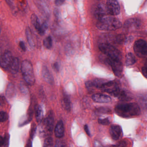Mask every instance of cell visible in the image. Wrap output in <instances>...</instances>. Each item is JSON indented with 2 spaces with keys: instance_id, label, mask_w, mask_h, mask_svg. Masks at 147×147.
Instances as JSON below:
<instances>
[{
  "instance_id": "6",
  "label": "cell",
  "mask_w": 147,
  "mask_h": 147,
  "mask_svg": "<svg viewBox=\"0 0 147 147\" xmlns=\"http://www.w3.org/2000/svg\"><path fill=\"white\" fill-rule=\"evenodd\" d=\"M134 51L140 57L147 56V42L142 39L136 40L134 45Z\"/></svg>"
},
{
  "instance_id": "38",
  "label": "cell",
  "mask_w": 147,
  "mask_h": 147,
  "mask_svg": "<svg viewBox=\"0 0 147 147\" xmlns=\"http://www.w3.org/2000/svg\"><path fill=\"white\" fill-rule=\"evenodd\" d=\"M142 73L143 75H144L145 78H146L147 79V67H143L142 68Z\"/></svg>"
},
{
  "instance_id": "43",
  "label": "cell",
  "mask_w": 147,
  "mask_h": 147,
  "mask_svg": "<svg viewBox=\"0 0 147 147\" xmlns=\"http://www.w3.org/2000/svg\"><path fill=\"white\" fill-rule=\"evenodd\" d=\"M145 67H147V58L146 59L145 62Z\"/></svg>"
},
{
  "instance_id": "32",
  "label": "cell",
  "mask_w": 147,
  "mask_h": 147,
  "mask_svg": "<svg viewBox=\"0 0 147 147\" xmlns=\"http://www.w3.org/2000/svg\"><path fill=\"white\" fill-rule=\"evenodd\" d=\"M124 37L122 35H118L116 37V41L118 44H122L124 40Z\"/></svg>"
},
{
  "instance_id": "9",
  "label": "cell",
  "mask_w": 147,
  "mask_h": 147,
  "mask_svg": "<svg viewBox=\"0 0 147 147\" xmlns=\"http://www.w3.org/2000/svg\"><path fill=\"white\" fill-rule=\"evenodd\" d=\"M119 88L118 84L115 81H105L99 87V90L112 95Z\"/></svg>"
},
{
  "instance_id": "19",
  "label": "cell",
  "mask_w": 147,
  "mask_h": 147,
  "mask_svg": "<svg viewBox=\"0 0 147 147\" xmlns=\"http://www.w3.org/2000/svg\"><path fill=\"white\" fill-rule=\"evenodd\" d=\"M140 25V22L138 19H130L126 21L124 27L126 28H137Z\"/></svg>"
},
{
  "instance_id": "29",
  "label": "cell",
  "mask_w": 147,
  "mask_h": 147,
  "mask_svg": "<svg viewBox=\"0 0 147 147\" xmlns=\"http://www.w3.org/2000/svg\"><path fill=\"white\" fill-rule=\"evenodd\" d=\"M53 143V139L51 137H48L45 141L44 147H52Z\"/></svg>"
},
{
  "instance_id": "10",
  "label": "cell",
  "mask_w": 147,
  "mask_h": 147,
  "mask_svg": "<svg viewBox=\"0 0 147 147\" xmlns=\"http://www.w3.org/2000/svg\"><path fill=\"white\" fill-rule=\"evenodd\" d=\"M109 133L111 138L113 140H117L121 136L122 130L121 126L114 124L111 126L109 129Z\"/></svg>"
},
{
  "instance_id": "30",
  "label": "cell",
  "mask_w": 147,
  "mask_h": 147,
  "mask_svg": "<svg viewBox=\"0 0 147 147\" xmlns=\"http://www.w3.org/2000/svg\"><path fill=\"white\" fill-rule=\"evenodd\" d=\"M98 123L101 125L104 126H107L110 123L109 119L108 118H103V119H98Z\"/></svg>"
},
{
  "instance_id": "28",
  "label": "cell",
  "mask_w": 147,
  "mask_h": 147,
  "mask_svg": "<svg viewBox=\"0 0 147 147\" xmlns=\"http://www.w3.org/2000/svg\"><path fill=\"white\" fill-rule=\"evenodd\" d=\"M96 111L100 114H109L111 112V110L108 108L100 107L97 109Z\"/></svg>"
},
{
  "instance_id": "23",
  "label": "cell",
  "mask_w": 147,
  "mask_h": 147,
  "mask_svg": "<svg viewBox=\"0 0 147 147\" xmlns=\"http://www.w3.org/2000/svg\"><path fill=\"white\" fill-rule=\"evenodd\" d=\"M136 62V59L133 53H129L126 56V65L127 66H130L134 64Z\"/></svg>"
},
{
  "instance_id": "27",
  "label": "cell",
  "mask_w": 147,
  "mask_h": 147,
  "mask_svg": "<svg viewBox=\"0 0 147 147\" xmlns=\"http://www.w3.org/2000/svg\"><path fill=\"white\" fill-rule=\"evenodd\" d=\"M8 119L7 113L3 111H0V123L6 121Z\"/></svg>"
},
{
  "instance_id": "25",
  "label": "cell",
  "mask_w": 147,
  "mask_h": 147,
  "mask_svg": "<svg viewBox=\"0 0 147 147\" xmlns=\"http://www.w3.org/2000/svg\"><path fill=\"white\" fill-rule=\"evenodd\" d=\"M35 115L37 121L40 122L42 120L43 117V110L40 105H39L36 109Z\"/></svg>"
},
{
  "instance_id": "39",
  "label": "cell",
  "mask_w": 147,
  "mask_h": 147,
  "mask_svg": "<svg viewBox=\"0 0 147 147\" xmlns=\"http://www.w3.org/2000/svg\"><path fill=\"white\" fill-rule=\"evenodd\" d=\"M55 147H65V145L60 141L57 142L55 145Z\"/></svg>"
},
{
  "instance_id": "12",
  "label": "cell",
  "mask_w": 147,
  "mask_h": 147,
  "mask_svg": "<svg viewBox=\"0 0 147 147\" xmlns=\"http://www.w3.org/2000/svg\"><path fill=\"white\" fill-rule=\"evenodd\" d=\"M54 123V118L53 112L50 111L44 121L45 127L49 132H52L53 130Z\"/></svg>"
},
{
  "instance_id": "20",
  "label": "cell",
  "mask_w": 147,
  "mask_h": 147,
  "mask_svg": "<svg viewBox=\"0 0 147 147\" xmlns=\"http://www.w3.org/2000/svg\"><path fill=\"white\" fill-rule=\"evenodd\" d=\"M62 105L66 111L69 112L71 110V102L68 95L64 94L62 100Z\"/></svg>"
},
{
  "instance_id": "33",
  "label": "cell",
  "mask_w": 147,
  "mask_h": 147,
  "mask_svg": "<svg viewBox=\"0 0 147 147\" xmlns=\"http://www.w3.org/2000/svg\"><path fill=\"white\" fill-rule=\"evenodd\" d=\"M53 69L54 70V71L56 72H58L60 69V67H59V64L57 62H55L52 65Z\"/></svg>"
},
{
  "instance_id": "1",
  "label": "cell",
  "mask_w": 147,
  "mask_h": 147,
  "mask_svg": "<svg viewBox=\"0 0 147 147\" xmlns=\"http://www.w3.org/2000/svg\"><path fill=\"white\" fill-rule=\"evenodd\" d=\"M115 112L119 116L128 118L139 115L141 111L137 104L129 103L117 105L115 108Z\"/></svg>"
},
{
  "instance_id": "37",
  "label": "cell",
  "mask_w": 147,
  "mask_h": 147,
  "mask_svg": "<svg viewBox=\"0 0 147 147\" xmlns=\"http://www.w3.org/2000/svg\"><path fill=\"white\" fill-rule=\"evenodd\" d=\"M84 129L86 133V134L89 136H90V133L89 127H88V126L87 125H84Z\"/></svg>"
},
{
  "instance_id": "5",
  "label": "cell",
  "mask_w": 147,
  "mask_h": 147,
  "mask_svg": "<svg viewBox=\"0 0 147 147\" xmlns=\"http://www.w3.org/2000/svg\"><path fill=\"white\" fill-rule=\"evenodd\" d=\"M106 62L111 67L116 76L117 77L121 76L123 71V66L121 60L108 57L106 59Z\"/></svg>"
},
{
  "instance_id": "40",
  "label": "cell",
  "mask_w": 147,
  "mask_h": 147,
  "mask_svg": "<svg viewBox=\"0 0 147 147\" xmlns=\"http://www.w3.org/2000/svg\"><path fill=\"white\" fill-rule=\"evenodd\" d=\"M94 147H103L102 146V144L98 141H95L94 143Z\"/></svg>"
},
{
  "instance_id": "11",
  "label": "cell",
  "mask_w": 147,
  "mask_h": 147,
  "mask_svg": "<svg viewBox=\"0 0 147 147\" xmlns=\"http://www.w3.org/2000/svg\"><path fill=\"white\" fill-rule=\"evenodd\" d=\"M34 2L39 10L44 16L46 17L50 16V12L49 8L43 1L42 0H34Z\"/></svg>"
},
{
  "instance_id": "34",
  "label": "cell",
  "mask_w": 147,
  "mask_h": 147,
  "mask_svg": "<svg viewBox=\"0 0 147 147\" xmlns=\"http://www.w3.org/2000/svg\"><path fill=\"white\" fill-rule=\"evenodd\" d=\"M127 143L124 141H122L117 143V145L111 146L110 147H126Z\"/></svg>"
},
{
  "instance_id": "8",
  "label": "cell",
  "mask_w": 147,
  "mask_h": 147,
  "mask_svg": "<svg viewBox=\"0 0 147 147\" xmlns=\"http://www.w3.org/2000/svg\"><path fill=\"white\" fill-rule=\"evenodd\" d=\"M13 59V57L11 53L5 52L0 57V67L5 70H9Z\"/></svg>"
},
{
  "instance_id": "14",
  "label": "cell",
  "mask_w": 147,
  "mask_h": 147,
  "mask_svg": "<svg viewBox=\"0 0 147 147\" xmlns=\"http://www.w3.org/2000/svg\"><path fill=\"white\" fill-rule=\"evenodd\" d=\"M105 4H100L97 6L94 12V16L98 20L108 15Z\"/></svg>"
},
{
  "instance_id": "35",
  "label": "cell",
  "mask_w": 147,
  "mask_h": 147,
  "mask_svg": "<svg viewBox=\"0 0 147 147\" xmlns=\"http://www.w3.org/2000/svg\"><path fill=\"white\" fill-rule=\"evenodd\" d=\"M65 0H55V5L57 6H60L63 4L64 3Z\"/></svg>"
},
{
  "instance_id": "31",
  "label": "cell",
  "mask_w": 147,
  "mask_h": 147,
  "mask_svg": "<svg viewBox=\"0 0 147 147\" xmlns=\"http://www.w3.org/2000/svg\"><path fill=\"white\" fill-rule=\"evenodd\" d=\"M21 91L23 93H26L28 91L27 87L23 82H22L20 84Z\"/></svg>"
},
{
  "instance_id": "42",
  "label": "cell",
  "mask_w": 147,
  "mask_h": 147,
  "mask_svg": "<svg viewBox=\"0 0 147 147\" xmlns=\"http://www.w3.org/2000/svg\"><path fill=\"white\" fill-rule=\"evenodd\" d=\"M4 140L3 138L0 136V147H2L4 144Z\"/></svg>"
},
{
  "instance_id": "41",
  "label": "cell",
  "mask_w": 147,
  "mask_h": 147,
  "mask_svg": "<svg viewBox=\"0 0 147 147\" xmlns=\"http://www.w3.org/2000/svg\"><path fill=\"white\" fill-rule=\"evenodd\" d=\"M5 99L3 96H0V106H2L5 103Z\"/></svg>"
},
{
  "instance_id": "18",
  "label": "cell",
  "mask_w": 147,
  "mask_h": 147,
  "mask_svg": "<svg viewBox=\"0 0 147 147\" xmlns=\"http://www.w3.org/2000/svg\"><path fill=\"white\" fill-rule=\"evenodd\" d=\"M55 136L58 138H62L64 134V127L62 121L58 122L54 129Z\"/></svg>"
},
{
  "instance_id": "24",
  "label": "cell",
  "mask_w": 147,
  "mask_h": 147,
  "mask_svg": "<svg viewBox=\"0 0 147 147\" xmlns=\"http://www.w3.org/2000/svg\"><path fill=\"white\" fill-rule=\"evenodd\" d=\"M43 45L46 48L51 49L53 46V39L51 36H48L43 40Z\"/></svg>"
},
{
  "instance_id": "4",
  "label": "cell",
  "mask_w": 147,
  "mask_h": 147,
  "mask_svg": "<svg viewBox=\"0 0 147 147\" xmlns=\"http://www.w3.org/2000/svg\"><path fill=\"white\" fill-rule=\"evenodd\" d=\"M98 48L104 54L108 57L121 60L122 57L121 52L111 45L107 43H101L98 46Z\"/></svg>"
},
{
  "instance_id": "16",
  "label": "cell",
  "mask_w": 147,
  "mask_h": 147,
  "mask_svg": "<svg viewBox=\"0 0 147 147\" xmlns=\"http://www.w3.org/2000/svg\"><path fill=\"white\" fill-rule=\"evenodd\" d=\"M111 95L117 98L118 99L121 101H129L132 99L131 97L129 95L127 92L120 88Z\"/></svg>"
},
{
  "instance_id": "36",
  "label": "cell",
  "mask_w": 147,
  "mask_h": 147,
  "mask_svg": "<svg viewBox=\"0 0 147 147\" xmlns=\"http://www.w3.org/2000/svg\"><path fill=\"white\" fill-rule=\"evenodd\" d=\"M20 46L23 51H26V45H25V43L23 41H20Z\"/></svg>"
},
{
  "instance_id": "17",
  "label": "cell",
  "mask_w": 147,
  "mask_h": 147,
  "mask_svg": "<svg viewBox=\"0 0 147 147\" xmlns=\"http://www.w3.org/2000/svg\"><path fill=\"white\" fill-rule=\"evenodd\" d=\"M31 22L32 24L34 26L35 29L37 30L39 34L41 35H44L43 30H42V24L40 21L39 19L35 14H33L31 17Z\"/></svg>"
},
{
  "instance_id": "26",
  "label": "cell",
  "mask_w": 147,
  "mask_h": 147,
  "mask_svg": "<svg viewBox=\"0 0 147 147\" xmlns=\"http://www.w3.org/2000/svg\"><path fill=\"white\" fill-rule=\"evenodd\" d=\"M14 86L12 84H9L7 88V91H6V95L10 97L13 96V94H14Z\"/></svg>"
},
{
  "instance_id": "2",
  "label": "cell",
  "mask_w": 147,
  "mask_h": 147,
  "mask_svg": "<svg viewBox=\"0 0 147 147\" xmlns=\"http://www.w3.org/2000/svg\"><path fill=\"white\" fill-rule=\"evenodd\" d=\"M96 26L102 31H115L121 27L122 23L117 18L112 16H105L98 20Z\"/></svg>"
},
{
  "instance_id": "7",
  "label": "cell",
  "mask_w": 147,
  "mask_h": 147,
  "mask_svg": "<svg viewBox=\"0 0 147 147\" xmlns=\"http://www.w3.org/2000/svg\"><path fill=\"white\" fill-rule=\"evenodd\" d=\"M105 7L107 13L110 15H118L120 13L121 8L117 0H107Z\"/></svg>"
},
{
  "instance_id": "44",
  "label": "cell",
  "mask_w": 147,
  "mask_h": 147,
  "mask_svg": "<svg viewBox=\"0 0 147 147\" xmlns=\"http://www.w3.org/2000/svg\"><path fill=\"white\" fill-rule=\"evenodd\" d=\"M74 1H76V0H74Z\"/></svg>"
},
{
  "instance_id": "13",
  "label": "cell",
  "mask_w": 147,
  "mask_h": 147,
  "mask_svg": "<svg viewBox=\"0 0 147 147\" xmlns=\"http://www.w3.org/2000/svg\"><path fill=\"white\" fill-rule=\"evenodd\" d=\"M92 98L94 102L100 103L109 102L111 100V98L109 96L101 93L94 94L92 96Z\"/></svg>"
},
{
  "instance_id": "21",
  "label": "cell",
  "mask_w": 147,
  "mask_h": 147,
  "mask_svg": "<svg viewBox=\"0 0 147 147\" xmlns=\"http://www.w3.org/2000/svg\"><path fill=\"white\" fill-rule=\"evenodd\" d=\"M19 67H20V62H19V59L17 58H14L13 59L9 69L11 73L13 74L18 73L19 71Z\"/></svg>"
},
{
  "instance_id": "15",
  "label": "cell",
  "mask_w": 147,
  "mask_h": 147,
  "mask_svg": "<svg viewBox=\"0 0 147 147\" xmlns=\"http://www.w3.org/2000/svg\"><path fill=\"white\" fill-rule=\"evenodd\" d=\"M42 76L44 80L49 84L52 85L54 84V78L47 66H44L42 67Z\"/></svg>"
},
{
  "instance_id": "3",
  "label": "cell",
  "mask_w": 147,
  "mask_h": 147,
  "mask_svg": "<svg viewBox=\"0 0 147 147\" xmlns=\"http://www.w3.org/2000/svg\"><path fill=\"white\" fill-rule=\"evenodd\" d=\"M21 71L25 82L29 85H33L35 83V79L32 65L30 61L25 60L22 62Z\"/></svg>"
},
{
  "instance_id": "22",
  "label": "cell",
  "mask_w": 147,
  "mask_h": 147,
  "mask_svg": "<svg viewBox=\"0 0 147 147\" xmlns=\"http://www.w3.org/2000/svg\"><path fill=\"white\" fill-rule=\"evenodd\" d=\"M26 36L27 40L30 47L32 48H34L35 47L34 41L32 35V32L30 28H26Z\"/></svg>"
}]
</instances>
